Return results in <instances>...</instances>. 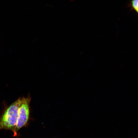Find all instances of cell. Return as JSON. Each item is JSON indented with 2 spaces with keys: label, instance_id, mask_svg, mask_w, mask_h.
Listing matches in <instances>:
<instances>
[{
  "label": "cell",
  "instance_id": "6da1fadb",
  "mask_svg": "<svg viewBox=\"0 0 138 138\" xmlns=\"http://www.w3.org/2000/svg\"><path fill=\"white\" fill-rule=\"evenodd\" d=\"M21 100V98H18L6 109L0 119V129L10 130L15 132Z\"/></svg>",
  "mask_w": 138,
  "mask_h": 138
},
{
  "label": "cell",
  "instance_id": "7a4b0ae2",
  "mask_svg": "<svg viewBox=\"0 0 138 138\" xmlns=\"http://www.w3.org/2000/svg\"><path fill=\"white\" fill-rule=\"evenodd\" d=\"M30 100V96L27 97L21 98L15 132L25 125L27 122L29 116V104Z\"/></svg>",
  "mask_w": 138,
  "mask_h": 138
},
{
  "label": "cell",
  "instance_id": "3957f363",
  "mask_svg": "<svg viewBox=\"0 0 138 138\" xmlns=\"http://www.w3.org/2000/svg\"><path fill=\"white\" fill-rule=\"evenodd\" d=\"M129 6L131 7L130 10H134L136 13L138 12V0L131 1L129 5Z\"/></svg>",
  "mask_w": 138,
  "mask_h": 138
}]
</instances>
